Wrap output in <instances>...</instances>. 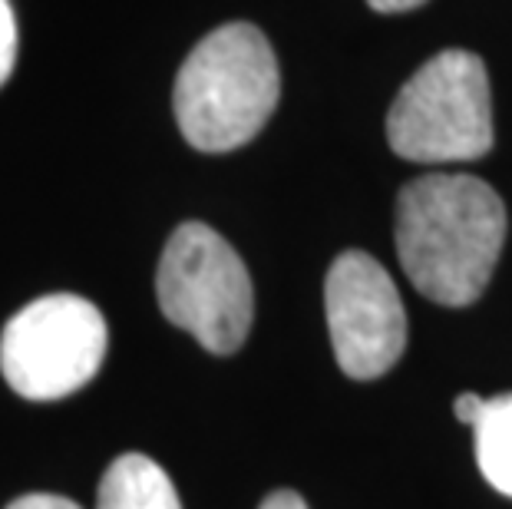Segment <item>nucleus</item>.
Listing matches in <instances>:
<instances>
[{"label":"nucleus","instance_id":"4","mask_svg":"<svg viewBox=\"0 0 512 509\" xmlns=\"http://www.w3.org/2000/svg\"><path fill=\"white\" fill-rule=\"evenodd\" d=\"M156 298L159 311L212 354H235L255 321L252 275L235 248L202 222H185L169 235Z\"/></svg>","mask_w":512,"mask_h":509},{"label":"nucleus","instance_id":"13","mask_svg":"<svg viewBox=\"0 0 512 509\" xmlns=\"http://www.w3.org/2000/svg\"><path fill=\"white\" fill-rule=\"evenodd\" d=\"M367 4L374 10H380V14H403V10L423 7L427 0H367Z\"/></svg>","mask_w":512,"mask_h":509},{"label":"nucleus","instance_id":"8","mask_svg":"<svg viewBox=\"0 0 512 509\" xmlns=\"http://www.w3.org/2000/svg\"><path fill=\"white\" fill-rule=\"evenodd\" d=\"M476 463L486 483L512 496V394L489 397L476 427Z\"/></svg>","mask_w":512,"mask_h":509},{"label":"nucleus","instance_id":"10","mask_svg":"<svg viewBox=\"0 0 512 509\" xmlns=\"http://www.w3.org/2000/svg\"><path fill=\"white\" fill-rule=\"evenodd\" d=\"M7 509H83V506L67 500V496H57V493H27L10 503Z\"/></svg>","mask_w":512,"mask_h":509},{"label":"nucleus","instance_id":"2","mask_svg":"<svg viewBox=\"0 0 512 509\" xmlns=\"http://www.w3.org/2000/svg\"><path fill=\"white\" fill-rule=\"evenodd\" d=\"M281 96L275 50L255 24L212 30L185 57L172 106L185 143L202 153H232L252 143Z\"/></svg>","mask_w":512,"mask_h":509},{"label":"nucleus","instance_id":"9","mask_svg":"<svg viewBox=\"0 0 512 509\" xmlns=\"http://www.w3.org/2000/svg\"><path fill=\"white\" fill-rule=\"evenodd\" d=\"M17 60V20L10 0H0V86L10 80Z\"/></svg>","mask_w":512,"mask_h":509},{"label":"nucleus","instance_id":"5","mask_svg":"<svg viewBox=\"0 0 512 509\" xmlns=\"http://www.w3.org/2000/svg\"><path fill=\"white\" fill-rule=\"evenodd\" d=\"M110 331L80 295H43L20 308L0 334V371L27 400H60L100 371Z\"/></svg>","mask_w":512,"mask_h":509},{"label":"nucleus","instance_id":"12","mask_svg":"<svg viewBox=\"0 0 512 509\" xmlns=\"http://www.w3.org/2000/svg\"><path fill=\"white\" fill-rule=\"evenodd\" d=\"M261 509H308V503H304L294 490H278L261 503Z\"/></svg>","mask_w":512,"mask_h":509},{"label":"nucleus","instance_id":"7","mask_svg":"<svg viewBox=\"0 0 512 509\" xmlns=\"http://www.w3.org/2000/svg\"><path fill=\"white\" fill-rule=\"evenodd\" d=\"M96 509H182L169 473L146 453H123L103 473Z\"/></svg>","mask_w":512,"mask_h":509},{"label":"nucleus","instance_id":"6","mask_svg":"<svg viewBox=\"0 0 512 509\" xmlns=\"http://www.w3.org/2000/svg\"><path fill=\"white\" fill-rule=\"evenodd\" d=\"M324 314L341 371L354 381H374L407 348V311L387 268L367 252L334 258L324 278Z\"/></svg>","mask_w":512,"mask_h":509},{"label":"nucleus","instance_id":"11","mask_svg":"<svg viewBox=\"0 0 512 509\" xmlns=\"http://www.w3.org/2000/svg\"><path fill=\"white\" fill-rule=\"evenodd\" d=\"M483 407H486V400L479 397V394H460L453 400V414L456 420H463L466 427H476V420L479 414H483Z\"/></svg>","mask_w":512,"mask_h":509},{"label":"nucleus","instance_id":"1","mask_svg":"<svg viewBox=\"0 0 512 509\" xmlns=\"http://www.w3.org/2000/svg\"><path fill=\"white\" fill-rule=\"evenodd\" d=\"M506 242V205L489 182L430 172L397 196V258L413 288L446 308L483 295Z\"/></svg>","mask_w":512,"mask_h":509},{"label":"nucleus","instance_id":"3","mask_svg":"<svg viewBox=\"0 0 512 509\" xmlns=\"http://www.w3.org/2000/svg\"><path fill=\"white\" fill-rule=\"evenodd\" d=\"M387 143L410 162H473L493 149V96L486 63L443 50L400 86L387 113Z\"/></svg>","mask_w":512,"mask_h":509}]
</instances>
